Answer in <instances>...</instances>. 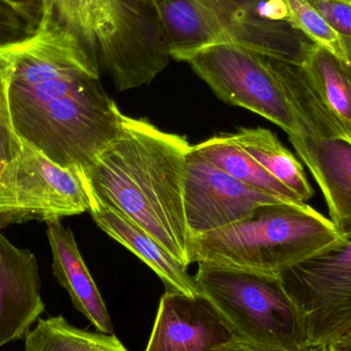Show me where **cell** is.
I'll use <instances>...</instances> for the list:
<instances>
[{"label":"cell","mask_w":351,"mask_h":351,"mask_svg":"<svg viewBox=\"0 0 351 351\" xmlns=\"http://www.w3.org/2000/svg\"><path fill=\"white\" fill-rule=\"evenodd\" d=\"M193 148L202 158L218 167L223 172L255 189L278 196L287 202H304L241 149L233 141L230 134L215 136L196 144Z\"/></svg>","instance_id":"ac0fdd59"},{"label":"cell","mask_w":351,"mask_h":351,"mask_svg":"<svg viewBox=\"0 0 351 351\" xmlns=\"http://www.w3.org/2000/svg\"><path fill=\"white\" fill-rule=\"evenodd\" d=\"M313 174L329 208L330 220L342 237L351 234V137H289Z\"/></svg>","instance_id":"4fadbf2b"},{"label":"cell","mask_w":351,"mask_h":351,"mask_svg":"<svg viewBox=\"0 0 351 351\" xmlns=\"http://www.w3.org/2000/svg\"><path fill=\"white\" fill-rule=\"evenodd\" d=\"M269 61L296 114L302 135L319 138L350 136L328 109L304 66L270 57Z\"/></svg>","instance_id":"2e32d148"},{"label":"cell","mask_w":351,"mask_h":351,"mask_svg":"<svg viewBox=\"0 0 351 351\" xmlns=\"http://www.w3.org/2000/svg\"><path fill=\"white\" fill-rule=\"evenodd\" d=\"M290 23L317 47L327 49L343 63L346 59L343 37L340 36L308 0H285Z\"/></svg>","instance_id":"44dd1931"},{"label":"cell","mask_w":351,"mask_h":351,"mask_svg":"<svg viewBox=\"0 0 351 351\" xmlns=\"http://www.w3.org/2000/svg\"><path fill=\"white\" fill-rule=\"evenodd\" d=\"M0 51L10 64L8 103L16 135L82 177L119 135L123 117L101 84L98 64L51 20Z\"/></svg>","instance_id":"6da1fadb"},{"label":"cell","mask_w":351,"mask_h":351,"mask_svg":"<svg viewBox=\"0 0 351 351\" xmlns=\"http://www.w3.org/2000/svg\"><path fill=\"white\" fill-rule=\"evenodd\" d=\"M306 324L308 346L338 343L351 331V234L280 274Z\"/></svg>","instance_id":"ba28073f"},{"label":"cell","mask_w":351,"mask_h":351,"mask_svg":"<svg viewBox=\"0 0 351 351\" xmlns=\"http://www.w3.org/2000/svg\"><path fill=\"white\" fill-rule=\"evenodd\" d=\"M343 43L346 51V59L343 65L351 80V37H343Z\"/></svg>","instance_id":"83f0119b"},{"label":"cell","mask_w":351,"mask_h":351,"mask_svg":"<svg viewBox=\"0 0 351 351\" xmlns=\"http://www.w3.org/2000/svg\"><path fill=\"white\" fill-rule=\"evenodd\" d=\"M341 37H351V5L341 0H308Z\"/></svg>","instance_id":"603a6c76"},{"label":"cell","mask_w":351,"mask_h":351,"mask_svg":"<svg viewBox=\"0 0 351 351\" xmlns=\"http://www.w3.org/2000/svg\"><path fill=\"white\" fill-rule=\"evenodd\" d=\"M343 239L330 219L303 202L261 206L253 216L191 239L192 263L278 276Z\"/></svg>","instance_id":"5b68a950"},{"label":"cell","mask_w":351,"mask_h":351,"mask_svg":"<svg viewBox=\"0 0 351 351\" xmlns=\"http://www.w3.org/2000/svg\"><path fill=\"white\" fill-rule=\"evenodd\" d=\"M341 342L348 344V346H350L351 348V331L346 336V337L343 338V340H342Z\"/></svg>","instance_id":"f1b7e54d"},{"label":"cell","mask_w":351,"mask_h":351,"mask_svg":"<svg viewBox=\"0 0 351 351\" xmlns=\"http://www.w3.org/2000/svg\"><path fill=\"white\" fill-rule=\"evenodd\" d=\"M232 340V332L204 296L166 291L145 351H220Z\"/></svg>","instance_id":"8fae6325"},{"label":"cell","mask_w":351,"mask_h":351,"mask_svg":"<svg viewBox=\"0 0 351 351\" xmlns=\"http://www.w3.org/2000/svg\"><path fill=\"white\" fill-rule=\"evenodd\" d=\"M284 202L287 200L255 189L223 172L202 158L193 146L188 152L184 208L191 239L245 220L261 206Z\"/></svg>","instance_id":"30bf717a"},{"label":"cell","mask_w":351,"mask_h":351,"mask_svg":"<svg viewBox=\"0 0 351 351\" xmlns=\"http://www.w3.org/2000/svg\"><path fill=\"white\" fill-rule=\"evenodd\" d=\"M10 64L0 51V175L20 154L23 141L12 128L8 103V82Z\"/></svg>","instance_id":"7402d4cb"},{"label":"cell","mask_w":351,"mask_h":351,"mask_svg":"<svg viewBox=\"0 0 351 351\" xmlns=\"http://www.w3.org/2000/svg\"><path fill=\"white\" fill-rule=\"evenodd\" d=\"M194 280L234 339L258 351L309 348L304 317L280 276L198 263Z\"/></svg>","instance_id":"8992f818"},{"label":"cell","mask_w":351,"mask_h":351,"mask_svg":"<svg viewBox=\"0 0 351 351\" xmlns=\"http://www.w3.org/2000/svg\"><path fill=\"white\" fill-rule=\"evenodd\" d=\"M45 309L36 258L0 233V348L25 339Z\"/></svg>","instance_id":"7c38bea8"},{"label":"cell","mask_w":351,"mask_h":351,"mask_svg":"<svg viewBox=\"0 0 351 351\" xmlns=\"http://www.w3.org/2000/svg\"><path fill=\"white\" fill-rule=\"evenodd\" d=\"M43 20L77 37L119 92L152 84L172 59L148 0H45Z\"/></svg>","instance_id":"277c9868"},{"label":"cell","mask_w":351,"mask_h":351,"mask_svg":"<svg viewBox=\"0 0 351 351\" xmlns=\"http://www.w3.org/2000/svg\"><path fill=\"white\" fill-rule=\"evenodd\" d=\"M25 351H129L114 334L74 327L62 315L40 319L25 337Z\"/></svg>","instance_id":"d6986e66"},{"label":"cell","mask_w":351,"mask_h":351,"mask_svg":"<svg viewBox=\"0 0 351 351\" xmlns=\"http://www.w3.org/2000/svg\"><path fill=\"white\" fill-rule=\"evenodd\" d=\"M341 1H344L346 3L350 4L351 5V0H341Z\"/></svg>","instance_id":"f546056e"},{"label":"cell","mask_w":351,"mask_h":351,"mask_svg":"<svg viewBox=\"0 0 351 351\" xmlns=\"http://www.w3.org/2000/svg\"><path fill=\"white\" fill-rule=\"evenodd\" d=\"M88 210L80 176L24 142L0 175V229L31 220H61Z\"/></svg>","instance_id":"9c48e42d"},{"label":"cell","mask_w":351,"mask_h":351,"mask_svg":"<svg viewBox=\"0 0 351 351\" xmlns=\"http://www.w3.org/2000/svg\"><path fill=\"white\" fill-rule=\"evenodd\" d=\"M220 351H258L252 346H247V344L243 343V342L239 341V340L234 339L232 341L229 342L226 346H223Z\"/></svg>","instance_id":"4316f807"},{"label":"cell","mask_w":351,"mask_h":351,"mask_svg":"<svg viewBox=\"0 0 351 351\" xmlns=\"http://www.w3.org/2000/svg\"><path fill=\"white\" fill-rule=\"evenodd\" d=\"M47 237L53 253V272L67 291L72 304L97 331L113 334V325L102 295L86 267L71 229L60 220L47 221Z\"/></svg>","instance_id":"5bb4252c"},{"label":"cell","mask_w":351,"mask_h":351,"mask_svg":"<svg viewBox=\"0 0 351 351\" xmlns=\"http://www.w3.org/2000/svg\"><path fill=\"white\" fill-rule=\"evenodd\" d=\"M191 147L183 136L123 114L119 135L80 177L90 206L121 213L186 268L192 260L184 179Z\"/></svg>","instance_id":"7a4b0ae2"},{"label":"cell","mask_w":351,"mask_h":351,"mask_svg":"<svg viewBox=\"0 0 351 351\" xmlns=\"http://www.w3.org/2000/svg\"><path fill=\"white\" fill-rule=\"evenodd\" d=\"M33 32L20 16L0 1V45L21 40Z\"/></svg>","instance_id":"cb8c5ba5"},{"label":"cell","mask_w":351,"mask_h":351,"mask_svg":"<svg viewBox=\"0 0 351 351\" xmlns=\"http://www.w3.org/2000/svg\"><path fill=\"white\" fill-rule=\"evenodd\" d=\"M172 59L217 43L304 65L317 45L290 23L285 0H148Z\"/></svg>","instance_id":"3957f363"},{"label":"cell","mask_w":351,"mask_h":351,"mask_svg":"<svg viewBox=\"0 0 351 351\" xmlns=\"http://www.w3.org/2000/svg\"><path fill=\"white\" fill-rule=\"evenodd\" d=\"M88 212L96 224L111 239L135 254L162 280L167 291L189 297L199 296L194 276L175 259L156 239L121 213L98 204Z\"/></svg>","instance_id":"9a60e30c"},{"label":"cell","mask_w":351,"mask_h":351,"mask_svg":"<svg viewBox=\"0 0 351 351\" xmlns=\"http://www.w3.org/2000/svg\"><path fill=\"white\" fill-rule=\"evenodd\" d=\"M303 66L328 109L351 137V80L343 63L317 45Z\"/></svg>","instance_id":"ffe728a7"},{"label":"cell","mask_w":351,"mask_h":351,"mask_svg":"<svg viewBox=\"0 0 351 351\" xmlns=\"http://www.w3.org/2000/svg\"><path fill=\"white\" fill-rule=\"evenodd\" d=\"M36 30L45 14V0H0Z\"/></svg>","instance_id":"d4e9b609"},{"label":"cell","mask_w":351,"mask_h":351,"mask_svg":"<svg viewBox=\"0 0 351 351\" xmlns=\"http://www.w3.org/2000/svg\"><path fill=\"white\" fill-rule=\"evenodd\" d=\"M233 141L254 158L266 172L306 202L315 195L302 165L280 143L270 130L241 128L230 134Z\"/></svg>","instance_id":"e0dca14e"},{"label":"cell","mask_w":351,"mask_h":351,"mask_svg":"<svg viewBox=\"0 0 351 351\" xmlns=\"http://www.w3.org/2000/svg\"><path fill=\"white\" fill-rule=\"evenodd\" d=\"M304 351H351V348L343 342H338V343L309 346Z\"/></svg>","instance_id":"484cf974"},{"label":"cell","mask_w":351,"mask_h":351,"mask_svg":"<svg viewBox=\"0 0 351 351\" xmlns=\"http://www.w3.org/2000/svg\"><path fill=\"white\" fill-rule=\"evenodd\" d=\"M219 99L243 107L284 130L302 135L296 114L270 65L269 57L237 43H217L185 58Z\"/></svg>","instance_id":"52a82bcc"}]
</instances>
